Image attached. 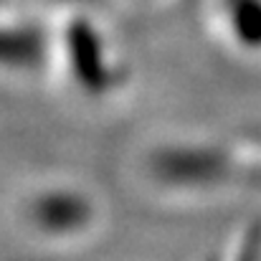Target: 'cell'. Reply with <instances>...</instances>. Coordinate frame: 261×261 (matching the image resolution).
Segmentation results:
<instances>
[{
    "instance_id": "1",
    "label": "cell",
    "mask_w": 261,
    "mask_h": 261,
    "mask_svg": "<svg viewBox=\"0 0 261 261\" xmlns=\"http://www.w3.org/2000/svg\"><path fill=\"white\" fill-rule=\"evenodd\" d=\"M54 36V71L82 99L107 101L122 94L129 82V64L104 28L89 10L71 8L51 23Z\"/></svg>"
},
{
    "instance_id": "2",
    "label": "cell",
    "mask_w": 261,
    "mask_h": 261,
    "mask_svg": "<svg viewBox=\"0 0 261 261\" xmlns=\"http://www.w3.org/2000/svg\"><path fill=\"white\" fill-rule=\"evenodd\" d=\"M18 231L43 246H76L104 223L101 198L74 177H38L28 182L10 205Z\"/></svg>"
},
{
    "instance_id": "3",
    "label": "cell",
    "mask_w": 261,
    "mask_h": 261,
    "mask_svg": "<svg viewBox=\"0 0 261 261\" xmlns=\"http://www.w3.org/2000/svg\"><path fill=\"white\" fill-rule=\"evenodd\" d=\"M54 71L51 23H36L20 15H0V76L36 79Z\"/></svg>"
},
{
    "instance_id": "4",
    "label": "cell",
    "mask_w": 261,
    "mask_h": 261,
    "mask_svg": "<svg viewBox=\"0 0 261 261\" xmlns=\"http://www.w3.org/2000/svg\"><path fill=\"white\" fill-rule=\"evenodd\" d=\"M208 20L228 54L261 61V0H211Z\"/></svg>"
},
{
    "instance_id": "5",
    "label": "cell",
    "mask_w": 261,
    "mask_h": 261,
    "mask_svg": "<svg viewBox=\"0 0 261 261\" xmlns=\"http://www.w3.org/2000/svg\"><path fill=\"white\" fill-rule=\"evenodd\" d=\"M140 3H163V0H140Z\"/></svg>"
}]
</instances>
